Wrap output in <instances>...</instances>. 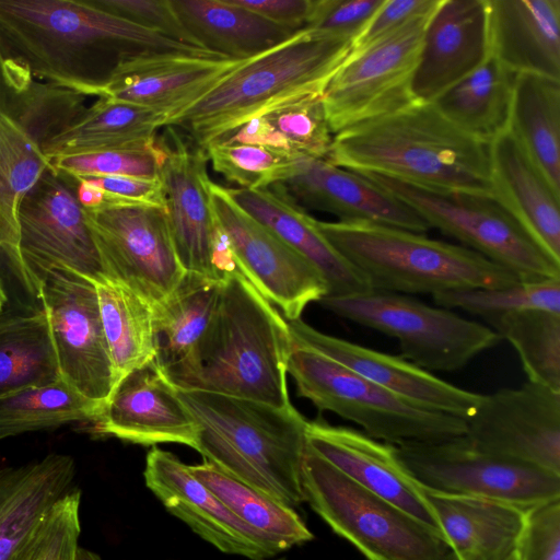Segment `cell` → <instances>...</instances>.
Here are the masks:
<instances>
[{"mask_svg":"<svg viewBox=\"0 0 560 560\" xmlns=\"http://www.w3.org/2000/svg\"><path fill=\"white\" fill-rule=\"evenodd\" d=\"M288 374L298 395L318 410L349 420L382 442L399 445L466 433L464 419L409 401L302 345L293 342Z\"/></svg>","mask_w":560,"mask_h":560,"instance_id":"ba28073f","label":"cell"},{"mask_svg":"<svg viewBox=\"0 0 560 560\" xmlns=\"http://www.w3.org/2000/svg\"><path fill=\"white\" fill-rule=\"evenodd\" d=\"M37 299L48 319L60 377L103 409L117 376L94 283L73 271L55 270Z\"/></svg>","mask_w":560,"mask_h":560,"instance_id":"2e32d148","label":"cell"},{"mask_svg":"<svg viewBox=\"0 0 560 560\" xmlns=\"http://www.w3.org/2000/svg\"><path fill=\"white\" fill-rule=\"evenodd\" d=\"M493 198L560 262V195L505 130L489 143Z\"/></svg>","mask_w":560,"mask_h":560,"instance_id":"484cf974","label":"cell"},{"mask_svg":"<svg viewBox=\"0 0 560 560\" xmlns=\"http://www.w3.org/2000/svg\"><path fill=\"white\" fill-rule=\"evenodd\" d=\"M485 322L515 349L528 382L560 392V313L522 310Z\"/></svg>","mask_w":560,"mask_h":560,"instance_id":"b9f144b4","label":"cell"},{"mask_svg":"<svg viewBox=\"0 0 560 560\" xmlns=\"http://www.w3.org/2000/svg\"><path fill=\"white\" fill-rule=\"evenodd\" d=\"M1 254H2V252H1V248H0V255H1Z\"/></svg>","mask_w":560,"mask_h":560,"instance_id":"94428289","label":"cell"},{"mask_svg":"<svg viewBox=\"0 0 560 560\" xmlns=\"http://www.w3.org/2000/svg\"><path fill=\"white\" fill-rule=\"evenodd\" d=\"M489 56L486 0H442L424 32L413 100L432 103Z\"/></svg>","mask_w":560,"mask_h":560,"instance_id":"cb8c5ba5","label":"cell"},{"mask_svg":"<svg viewBox=\"0 0 560 560\" xmlns=\"http://www.w3.org/2000/svg\"><path fill=\"white\" fill-rule=\"evenodd\" d=\"M60 378L49 324L40 308L30 314L0 312V398Z\"/></svg>","mask_w":560,"mask_h":560,"instance_id":"74e56055","label":"cell"},{"mask_svg":"<svg viewBox=\"0 0 560 560\" xmlns=\"http://www.w3.org/2000/svg\"><path fill=\"white\" fill-rule=\"evenodd\" d=\"M19 225L30 295L37 299L42 283L55 270L73 271L92 282L106 278L75 186L54 168L24 197Z\"/></svg>","mask_w":560,"mask_h":560,"instance_id":"5bb4252c","label":"cell"},{"mask_svg":"<svg viewBox=\"0 0 560 560\" xmlns=\"http://www.w3.org/2000/svg\"><path fill=\"white\" fill-rule=\"evenodd\" d=\"M508 560H518L516 552L512 555Z\"/></svg>","mask_w":560,"mask_h":560,"instance_id":"680465c9","label":"cell"},{"mask_svg":"<svg viewBox=\"0 0 560 560\" xmlns=\"http://www.w3.org/2000/svg\"><path fill=\"white\" fill-rule=\"evenodd\" d=\"M93 283L118 383L126 374L155 357L153 306L107 278Z\"/></svg>","mask_w":560,"mask_h":560,"instance_id":"f35d334b","label":"cell"},{"mask_svg":"<svg viewBox=\"0 0 560 560\" xmlns=\"http://www.w3.org/2000/svg\"><path fill=\"white\" fill-rule=\"evenodd\" d=\"M318 303L339 317L395 338L401 357L429 372L458 371L501 341L487 325L406 294L371 290L325 295Z\"/></svg>","mask_w":560,"mask_h":560,"instance_id":"9c48e42d","label":"cell"},{"mask_svg":"<svg viewBox=\"0 0 560 560\" xmlns=\"http://www.w3.org/2000/svg\"><path fill=\"white\" fill-rule=\"evenodd\" d=\"M75 560H102L98 555L79 546Z\"/></svg>","mask_w":560,"mask_h":560,"instance_id":"11a10c76","label":"cell"},{"mask_svg":"<svg viewBox=\"0 0 560 560\" xmlns=\"http://www.w3.org/2000/svg\"><path fill=\"white\" fill-rule=\"evenodd\" d=\"M188 468L233 514L283 551L314 538L294 509L232 478L207 460Z\"/></svg>","mask_w":560,"mask_h":560,"instance_id":"ab89813d","label":"cell"},{"mask_svg":"<svg viewBox=\"0 0 560 560\" xmlns=\"http://www.w3.org/2000/svg\"><path fill=\"white\" fill-rule=\"evenodd\" d=\"M244 60L185 55L138 59L117 70L101 97L165 112L171 121L208 94Z\"/></svg>","mask_w":560,"mask_h":560,"instance_id":"d4e9b609","label":"cell"},{"mask_svg":"<svg viewBox=\"0 0 560 560\" xmlns=\"http://www.w3.org/2000/svg\"><path fill=\"white\" fill-rule=\"evenodd\" d=\"M490 55L505 69L560 80V0H486Z\"/></svg>","mask_w":560,"mask_h":560,"instance_id":"4316f807","label":"cell"},{"mask_svg":"<svg viewBox=\"0 0 560 560\" xmlns=\"http://www.w3.org/2000/svg\"><path fill=\"white\" fill-rule=\"evenodd\" d=\"M305 434L307 446L345 476L441 533L422 487L400 460L396 445L323 419L307 421Z\"/></svg>","mask_w":560,"mask_h":560,"instance_id":"603a6c76","label":"cell"},{"mask_svg":"<svg viewBox=\"0 0 560 560\" xmlns=\"http://www.w3.org/2000/svg\"><path fill=\"white\" fill-rule=\"evenodd\" d=\"M441 560H458L456 556L450 550Z\"/></svg>","mask_w":560,"mask_h":560,"instance_id":"6f0895ef","label":"cell"},{"mask_svg":"<svg viewBox=\"0 0 560 560\" xmlns=\"http://www.w3.org/2000/svg\"><path fill=\"white\" fill-rule=\"evenodd\" d=\"M5 303H7V295L2 288V284L0 283V312H2V308Z\"/></svg>","mask_w":560,"mask_h":560,"instance_id":"9f6ffc18","label":"cell"},{"mask_svg":"<svg viewBox=\"0 0 560 560\" xmlns=\"http://www.w3.org/2000/svg\"><path fill=\"white\" fill-rule=\"evenodd\" d=\"M210 205L228 235L240 273L287 320L299 319L305 307L327 294L318 270L267 226L248 214L229 188L210 182Z\"/></svg>","mask_w":560,"mask_h":560,"instance_id":"9a60e30c","label":"cell"},{"mask_svg":"<svg viewBox=\"0 0 560 560\" xmlns=\"http://www.w3.org/2000/svg\"><path fill=\"white\" fill-rule=\"evenodd\" d=\"M205 151L215 172L245 189H268L284 178L298 160L244 143L212 142Z\"/></svg>","mask_w":560,"mask_h":560,"instance_id":"f6af8a7d","label":"cell"},{"mask_svg":"<svg viewBox=\"0 0 560 560\" xmlns=\"http://www.w3.org/2000/svg\"><path fill=\"white\" fill-rule=\"evenodd\" d=\"M171 3L199 46L226 58L249 59L296 33L233 0H171Z\"/></svg>","mask_w":560,"mask_h":560,"instance_id":"d6a6232c","label":"cell"},{"mask_svg":"<svg viewBox=\"0 0 560 560\" xmlns=\"http://www.w3.org/2000/svg\"><path fill=\"white\" fill-rule=\"evenodd\" d=\"M301 483L304 502L368 560H441L450 551L440 532L355 483L307 445Z\"/></svg>","mask_w":560,"mask_h":560,"instance_id":"52a82bcc","label":"cell"},{"mask_svg":"<svg viewBox=\"0 0 560 560\" xmlns=\"http://www.w3.org/2000/svg\"><path fill=\"white\" fill-rule=\"evenodd\" d=\"M51 168L38 136L0 101V248L27 292L19 247V210L27 192Z\"/></svg>","mask_w":560,"mask_h":560,"instance_id":"1f68e13d","label":"cell"},{"mask_svg":"<svg viewBox=\"0 0 560 560\" xmlns=\"http://www.w3.org/2000/svg\"><path fill=\"white\" fill-rule=\"evenodd\" d=\"M283 200L305 210L330 213L339 221L371 222L417 233L429 225L405 202L362 174L326 159L294 161L289 174L268 188Z\"/></svg>","mask_w":560,"mask_h":560,"instance_id":"ffe728a7","label":"cell"},{"mask_svg":"<svg viewBox=\"0 0 560 560\" xmlns=\"http://www.w3.org/2000/svg\"><path fill=\"white\" fill-rule=\"evenodd\" d=\"M143 477L172 515L220 551L250 560H267L283 551L233 514L173 453L153 447Z\"/></svg>","mask_w":560,"mask_h":560,"instance_id":"d6986e66","label":"cell"},{"mask_svg":"<svg viewBox=\"0 0 560 560\" xmlns=\"http://www.w3.org/2000/svg\"><path fill=\"white\" fill-rule=\"evenodd\" d=\"M165 151L159 140L142 145L55 158L54 170L68 180L101 176L161 177Z\"/></svg>","mask_w":560,"mask_h":560,"instance_id":"ee69618b","label":"cell"},{"mask_svg":"<svg viewBox=\"0 0 560 560\" xmlns=\"http://www.w3.org/2000/svg\"><path fill=\"white\" fill-rule=\"evenodd\" d=\"M118 18L159 32L183 44L202 48L185 30L171 0H90ZM205 49V48H202ZM207 50V49H206Z\"/></svg>","mask_w":560,"mask_h":560,"instance_id":"7dc6e473","label":"cell"},{"mask_svg":"<svg viewBox=\"0 0 560 560\" xmlns=\"http://www.w3.org/2000/svg\"><path fill=\"white\" fill-rule=\"evenodd\" d=\"M330 163L415 186L492 196L489 143L413 102L334 135Z\"/></svg>","mask_w":560,"mask_h":560,"instance_id":"7a4b0ae2","label":"cell"},{"mask_svg":"<svg viewBox=\"0 0 560 560\" xmlns=\"http://www.w3.org/2000/svg\"><path fill=\"white\" fill-rule=\"evenodd\" d=\"M170 122L165 112L98 97L67 128L44 147L49 160L112 149L142 147L156 140V131Z\"/></svg>","mask_w":560,"mask_h":560,"instance_id":"836d02e7","label":"cell"},{"mask_svg":"<svg viewBox=\"0 0 560 560\" xmlns=\"http://www.w3.org/2000/svg\"><path fill=\"white\" fill-rule=\"evenodd\" d=\"M236 4L262 18L299 32L307 28L316 0H233Z\"/></svg>","mask_w":560,"mask_h":560,"instance_id":"f5cc1de1","label":"cell"},{"mask_svg":"<svg viewBox=\"0 0 560 560\" xmlns=\"http://www.w3.org/2000/svg\"><path fill=\"white\" fill-rule=\"evenodd\" d=\"M516 555L518 560H560V499L526 512Z\"/></svg>","mask_w":560,"mask_h":560,"instance_id":"c3c4849f","label":"cell"},{"mask_svg":"<svg viewBox=\"0 0 560 560\" xmlns=\"http://www.w3.org/2000/svg\"><path fill=\"white\" fill-rule=\"evenodd\" d=\"M422 492L444 540L458 560H508L516 552L525 511L486 498L423 487Z\"/></svg>","mask_w":560,"mask_h":560,"instance_id":"83f0119b","label":"cell"},{"mask_svg":"<svg viewBox=\"0 0 560 560\" xmlns=\"http://www.w3.org/2000/svg\"><path fill=\"white\" fill-rule=\"evenodd\" d=\"M440 2L441 0H384L353 39L350 52L366 47L410 20L434 10Z\"/></svg>","mask_w":560,"mask_h":560,"instance_id":"f907efd6","label":"cell"},{"mask_svg":"<svg viewBox=\"0 0 560 560\" xmlns=\"http://www.w3.org/2000/svg\"><path fill=\"white\" fill-rule=\"evenodd\" d=\"M352 40L304 28L244 60L215 88L174 117V126L205 148L253 118L308 96L323 95L347 60Z\"/></svg>","mask_w":560,"mask_h":560,"instance_id":"5b68a950","label":"cell"},{"mask_svg":"<svg viewBox=\"0 0 560 560\" xmlns=\"http://www.w3.org/2000/svg\"><path fill=\"white\" fill-rule=\"evenodd\" d=\"M438 7L349 54L323 94L332 135L416 102L412 80L427 25Z\"/></svg>","mask_w":560,"mask_h":560,"instance_id":"7c38bea8","label":"cell"},{"mask_svg":"<svg viewBox=\"0 0 560 560\" xmlns=\"http://www.w3.org/2000/svg\"><path fill=\"white\" fill-rule=\"evenodd\" d=\"M332 138L323 95H317L278 106L214 142L260 145L291 159H327Z\"/></svg>","mask_w":560,"mask_h":560,"instance_id":"d590c367","label":"cell"},{"mask_svg":"<svg viewBox=\"0 0 560 560\" xmlns=\"http://www.w3.org/2000/svg\"><path fill=\"white\" fill-rule=\"evenodd\" d=\"M465 422L477 448L560 476V392L526 381L481 395Z\"/></svg>","mask_w":560,"mask_h":560,"instance_id":"e0dca14e","label":"cell"},{"mask_svg":"<svg viewBox=\"0 0 560 560\" xmlns=\"http://www.w3.org/2000/svg\"><path fill=\"white\" fill-rule=\"evenodd\" d=\"M421 487L504 502L525 512L560 499V476L477 448L465 434L396 445Z\"/></svg>","mask_w":560,"mask_h":560,"instance_id":"8fae6325","label":"cell"},{"mask_svg":"<svg viewBox=\"0 0 560 560\" xmlns=\"http://www.w3.org/2000/svg\"><path fill=\"white\" fill-rule=\"evenodd\" d=\"M81 491L73 488L49 510L12 560H75Z\"/></svg>","mask_w":560,"mask_h":560,"instance_id":"bcb514c9","label":"cell"},{"mask_svg":"<svg viewBox=\"0 0 560 560\" xmlns=\"http://www.w3.org/2000/svg\"><path fill=\"white\" fill-rule=\"evenodd\" d=\"M74 459L51 453L0 468V560H12L49 510L74 488Z\"/></svg>","mask_w":560,"mask_h":560,"instance_id":"f546056e","label":"cell"},{"mask_svg":"<svg viewBox=\"0 0 560 560\" xmlns=\"http://www.w3.org/2000/svg\"><path fill=\"white\" fill-rule=\"evenodd\" d=\"M292 341L308 347L387 390L430 410L466 420L481 395L457 387L401 355L324 334L301 318L288 320Z\"/></svg>","mask_w":560,"mask_h":560,"instance_id":"7402d4cb","label":"cell"},{"mask_svg":"<svg viewBox=\"0 0 560 560\" xmlns=\"http://www.w3.org/2000/svg\"><path fill=\"white\" fill-rule=\"evenodd\" d=\"M90 431L133 444L178 443L194 450L199 435L194 416L154 359L118 381Z\"/></svg>","mask_w":560,"mask_h":560,"instance_id":"44dd1931","label":"cell"},{"mask_svg":"<svg viewBox=\"0 0 560 560\" xmlns=\"http://www.w3.org/2000/svg\"><path fill=\"white\" fill-rule=\"evenodd\" d=\"M293 341L288 320L238 271L220 289L186 389L293 407L288 361Z\"/></svg>","mask_w":560,"mask_h":560,"instance_id":"277c9868","label":"cell"},{"mask_svg":"<svg viewBox=\"0 0 560 560\" xmlns=\"http://www.w3.org/2000/svg\"><path fill=\"white\" fill-rule=\"evenodd\" d=\"M185 55L225 58L97 8L90 0H0V56L34 78L101 97L122 66Z\"/></svg>","mask_w":560,"mask_h":560,"instance_id":"6da1fadb","label":"cell"},{"mask_svg":"<svg viewBox=\"0 0 560 560\" xmlns=\"http://www.w3.org/2000/svg\"><path fill=\"white\" fill-rule=\"evenodd\" d=\"M514 78L490 55L432 104L460 130L490 143L508 130Z\"/></svg>","mask_w":560,"mask_h":560,"instance_id":"8d00e7d4","label":"cell"},{"mask_svg":"<svg viewBox=\"0 0 560 560\" xmlns=\"http://www.w3.org/2000/svg\"><path fill=\"white\" fill-rule=\"evenodd\" d=\"M434 303L447 310H462L483 320L522 310L560 313V278L524 282L502 288L452 290L432 295Z\"/></svg>","mask_w":560,"mask_h":560,"instance_id":"7bdbcfd3","label":"cell"},{"mask_svg":"<svg viewBox=\"0 0 560 560\" xmlns=\"http://www.w3.org/2000/svg\"><path fill=\"white\" fill-rule=\"evenodd\" d=\"M222 282L186 272L174 291L153 306L154 361L177 389H186L210 326Z\"/></svg>","mask_w":560,"mask_h":560,"instance_id":"f1b7e54d","label":"cell"},{"mask_svg":"<svg viewBox=\"0 0 560 560\" xmlns=\"http://www.w3.org/2000/svg\"><path fill=\"white\" fill-rule=\"evenodd\" d=\"M75 196L82 208H95L104 202L103 190L88 178L74 180Z\"/></svg>","mask_w":560,"mask_h":560,"instance_id":"db71d44e","label":"cell"},{"mask_svg":"<svg viewBox=\"0 0 560 560\" xmlns=\"http://www.w3.org/2000/svg\"><path fill=\"white\" fill-rule=\"evenodd\" d=\"M102 407L61 377L0 398V441L73 422H94Z\"/></svg>","mask_w":560,"mask_h":560,"instance_id":"60d3db41","label":"cell"},{"mask_svg":"<svg viewBox=\"0 0 560 560\" xmlns=\"http://www.w3.org/2000/svg\"><path fill=\"white\" fill-rule=\"evenodd\" d=\"M268 560V559H267ZM275 560H287L285 558H279V559H275Z\"/></svg>","mask_w":560,"mask_h":560,"instance_id":"91938a15","label":"cell"},{"mask_svg":"<svg viewBox=\"0 0 560 560\" xmlns=\"http://www.w3.org/2000/svg\"><path fill=\"white\" fill-rule=\"evenodd\" d=\"M409 206L428 225L513 272L521 281L560 278L553 260L493 196L441 191L362 174Z\"/></svg>","mask_w":560,"mask_h":560,"instance_id":"30bf717a","label":"cell"},{"mask_svg":"<svg viewBox=\"0 0 560 560\" xmlns=\"http://www.w3.org/2000/svg\"><path fill=\"white\" fill-rule=\"evenodd\" d=\"M236 203L308 260L323 276L330 296L371 291L360 272L326 240L317 220L269 189L229 188Z\"/></svg>","mask_w":560,"mask_h":560,"instance_id":"4dcf8cb0","label":"cell"},{"mask_svg":"<svg viewBox=\"0 0 560 560\" xmlns=\"http://www.w3.org/2000/svg\"><path fill=\"white\" fill-rule=\"evenodd\" d=\"M508 131L560 195V80L515 74Z\"/></svg>","mask_w":560,"mask_h":560,"instance_id":"e575fe53","label":"cell"},{"mask_svg":"<svg viewBox=\"0 0 560 560\" xmlns=\"http://www.w3.org/2000/svg\"><path fill=\"white\" fill-rule=\"evenodd\" d=\"M384 0H316L307 28L353 39Z\"/></svg>","mask_w":560,"mask_h":560,"instance_id":"681fc988","label":"cell"},{"mask_svg":"<svg viewBox=\"0 0 560 560\" xmlns=\"http://www.w3.org/2000/svg\"><path fill=\"white\" fill-rule=\"evenodd\" d=\"M83 211L107 279L151 305L174 291L186 272L164 207L104 201Z\"/></svg>","mask_w":560,"mask_h":560,"instance_id":"4fadbf2b","label":"cell"},{"mask_svg":"<svg viewBox=\"0 0 560 560\" xmlns=\"http://www.w3.org/2000/svg\"><path fill=\"white\" fill-rule=\"evenodd\" d=\"M177 390L199 427L196 451L205 460L289 508L304 502L301 472L307 420L294 407Z\"/></svg>","mask_w":560,"mask_h":560,"instance_id":"3957f363","label":"cell"},{"mask_svg":"<svg viewBox=\"0 0 560 560\" xmlns=\"http://www.w3.org/2000/svg\"><path fill=\"white\" fill-rule=\"evenodd\" d=\"M88 179L103 190L104 201L165 208V195L161 177L101 176L89 177Z\"/></svg>","mask_w":560,"mask_h":560,"instance_id":"816d5d0a","label":"cell"},{"mask_svg":"<svg viewBox=\"0 0 560 560\" xmlns=\"http://www.w3.org/2000/svg\"><path fill=\"white\" fill-rule=\"evenodd\" d=\"M316 222L326 240L374 291L434 295L521 281L477 252L425 233L371 222Z\"/></svg>","mask_w":560,"mask_h":560,"instance_id":"8992f818","label":"cell"},{"mask_svg":"<svg viewBox=\"0 0 560 560\" xmlns=\"http://www.w3.org/2000/svg\"><path fill=\"white\" fill-rule=\"evenodd\" d=\"M165 209L178 261L185 272L222 282L214 259L217 222L211 209L206 151L174 126L159 140Z\"/></svg>","mask_w":560,"mask_h":560,"instance_id":"ac0fdd59","label":"cell"}]
</instances>
